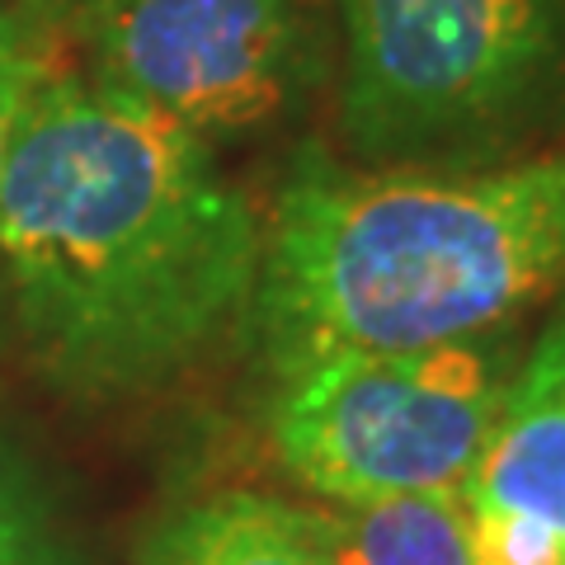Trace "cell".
I'll use <instances>...</instances> for the list:
<instances>
[{
  "label": "cell",
  "instance_id": "277c9868",
  "mask_svg": "<svg viewBox=\"0 0 565 565\" xmlns=\"http://www.w3.org/2000/svg\"><path fill=\"white\" fill-rule=\"evenodd\" d=\"M504 386L486 340L340 353L274 386V457L326 504L467 494Z\"/></svg>",
  "mask_w": 565,
  "mask_h": 565
},
{
  "label": "cell",
  "instance_id": "30bf717a",
  "mask_svg": "<svg viewBox=\"0 0 565 565\" xmlns=\"http://www.w3.org/2000/svg\"><path fill=\"white\" fill-rule=\"evenodd\" d=\"M476 565H565V542L533 514L471 504Z\"/></svg>",
  "mask_w": 565,
  "mask_h": 565
},
{
  "label": "cell",
  "instance_id": "3957f363",
  "mask_svg": "<svg viewBox=\"0 0 565 565\" xmlns=\"http://www.w3.org/2000/svg\"><path fill=\"white\" fill-rule=\"evenodd\" d=\"M340 128L405 166L504 137L565 81V0H340Z\"/></svg>",
  "mask_w": 565,
  "mask_h": 565
},
{
  "label": "cell",
  "instance_id": "6da1fadb",
  "mask_svg": "<svg viewBox=\"0 0 565 565\" xmlns=\"http://www.w3.org/2000/svg\"><path fill=\"white\" fill-rule=\"evenodd\" d=\"M264 222L207 137L76 76H39L0 180V264L33 367L132 401L250 330Z\"/></svg>",
  "mask_w": 565,
  "mask_h": 565
},
{
  "label": "cell",
  "instance_id": "7a4b0ae2",
  "mask_svg": "<svg viewBox=\"0 0 565 565\" xmlns=\"http://www.w3.org/2000/svg\"><path fill=\"white\" fill-rule=\"evenodd\" d=\"M565 292V161L353 170L302 151L264 222L250 334L274 386L340 353L429 349Z\"/></svg>",
  "mask_w": 565,
  "mask_h": 565
},
{
  "label": "cell",
  "instance_id": "8992f818",
  "mask_svg": "<svg viewBox=\"0 0 565 565\" xmlns=\"http://www.w3.org/2000/svg\"><path fill=\"white\" fill-rule=\"evenodd\" d=\"M467 500L533 514L565 542V311L509 373Z\"/></svg>",
  "mask_w": 565,
  "mask_h": 565
},
{
  "label": "cell",
  "instance_id": "5b68a950",
  "mask_svg": "<svg viewBox=\"0 0 565 565\" xmlns=\"http://www.w3.org/2000/svg\"><path fill=\"white\" fill-rule=\"evenodd\" d=\"M95 85L180 128L250 132L316 76L307 0H85Z\"/></svg>",
  "mask_w": 565,
  "mask_h": 565
},
{
  "label": "cell",
  "instance_id": "ba28073f",
  "mask_svg": "<svg viewBox=\"0 0 565 565\" xmlns=\"http://www.w3.org/2000/svg\"><path fill=\"white\" fill-rule=\"evenodd\" d=\"M302 514L321 565H476L467 494H392Z\"/></svg>",
  "mask_w": 565,
  "mask_h": 565
},
{
  "label": "cell",
  "instance_id": "9c48e42d",
  "mask_svg": "<svg viewBox=\"0 0 565 565\" xmlns=\"http://www.w3.org/2000/svg\"><path fill=\"white\" fill-rule=\"evenodd\" d=\"M0 565H71L39 471L6 434H0Z\"/></svg>",
  "mask_w": 565,
  "mask_h": 565
},
{
  "label": "cell",
  "instance_id": "8fae6325",
  "mask_svg": "<svg viewBox=\"0 0 565 565\" xmlns=\"http://www.w3.org/2000/svg\"><path fill=\"white\" fill-rule=\"evenodd\" d=\"M43 71L47 66L39 57V47H33L24 20L10 10H0V180H6V156H10L14 128H20L24 99H29L33 85H39Z\"/></svg>",
  "mask_w": 565,
  "mask_h": 565
},
{
  "label": "cell",
  "instance_id": "7c38bea8",
  "mask_svg": "<svg viewBox=\"0 0 565 565\" xmlns=\"http://www.w3.org/2000/svg\"><path fill=\"white\" fill-rule=\"evenodd\" d=\"M39 6H62V10H71V14H76V10L85 6V0H39Z\"/></svg>",
  "mask_w": 565,
  "mask_h": 565
},
{
  "label": "cell",
  "instance_id": "52a82bcc",
  "mask_svg": "<svg viewBox=\"0 0 565 565\" xmlns=\"http://www.w3.org/2000/svg\"><path fill=\"white\" fill-rule=\"evenodd\" d=\"M137 565H321L302 504L226 490L180 504L147 533Z\"/></svg>",
  "mask_w": 565,
  "mask_h": 565
}]
</instances>
